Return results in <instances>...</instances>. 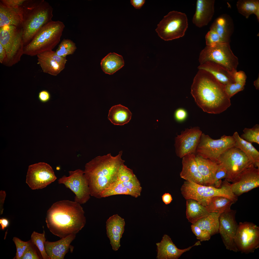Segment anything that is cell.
<instances>
[{"instance_id": "obj_1", "label": "cell", "mask_w": 259, "mask_h": 259, "mask_svg": "<svg viewBox=\"0 0 259 259\" xmlns=\"http://www.w3.org/2000/svg\"><path fill=\"white\" fill-rule=\"evenodd\" d=\"M191 93L197 105L208 113H220L231 105L225 86L203 70L199 69L194 78Z\"/></svg>"}, {"instance_id": "obj_2", "label": "cell", "mask_w": 259, "mask_h": 259, "mask_svg": "<svg viewBox=\"0 0 259 259\" xmlns=\"http://www.w3.org/2000/svg\"><path fill=\"white\" fill-rule=\"evenodd\" d=\"M84 214L81 204L75 201H58L47 211V226L52 233L60 238L76 235L86 224Z\"/></svg>"}, {"instance_id": "obj_3", "label": "cell", "mask_w": 259, "mask_h": 259, "mask_svg": "<svg viewBox=\"0 0 259 259\" xmlns=\"http://www.w3.org/2000/svg\"><path fill=\"white\" fill-rule=\"evenodd\" d=\"M122 153L121 151L115 156L110 153L97 156L86 164L84 174L91 196L101 198L102 191L116 181L119 168L125 162Z\"/></svg>"}, {"instance_id": "obj_4", "label": "cell", "mask_w": 259, "mask_h": 259, "mask_svg": "<svg viewBox=\"0 0 259 259\" xmlns=\"http://www.w3.org/2000/svg\"><path fill=\"white\" fill-rule=\"evenodd\" d=\"M21 7L23 40L25 46L43 26L52 21L53 9L44 0H25Z\"/></svg>"}, {"instance_id": "obj_5", "label": "cell", "mask_w": 259, "mask_h": 259, "mask_svg": "<svg viewBox=\"0 0 259 259\" xmlns=\"http://www.w3.org/2000/svg\"><path fill=\"white\" fill-rule=\"evenodd\" d=\"M65 28L63 23L53 21L43 26L25 46L24 54L30 56L52 50L59 42Z\"/></svg>"}, {"instance_id": "obj_6", "label": "cell", "mask_w": 259, "mask_h": 259, "mask_svg": "<svg viewBox=\"0 0 259 259\" xmlns=\"http://www.w3.org/2000/svg\"><path fill=\"white\" fill-rule=\"evenodd\" d=\"M231 184L226 179L222 182L221 187L219 188L185 181L181 187V191L183 196L186 200L190 199L195 200L206 207L210 199L216 196L225 197L234 203L236 202L237 197L232 191Z\"/></svg>"}, {"instance_id": "obj_7", "label": "cell", "mask_w": 259, "mask_h": 259, "mask_svg": "<svg viewBox=\"0 0 259 259\" xmlns=\"http://www.w3.org/2000/svg\"><path fill=\"white\" fill-rule=\"evenodd\" d=\"M23 34L21 27L8 25L0 27V43L7 54L6 66L11 67L18 63L24 54Z\"/></svg>"}, {"instance_id": "obj_8", "label": "cell", "mask_w": 259, "mask_h": 259, "mask_svg": "<svg viewBox=\"0 0 259 259\" xmlns=\"http://www.w3.org/2000/svg\"><path fill=\"white\" fill-rule=\"evenodd\" d=\"M199 61L200 64L207 61L214 62L234 73L237 71L239 63L238 58L231 48L230 43L226 42L206 46L200 52Z\"/></svg>"}, {"instance_id": "obj_9", "label": "cell", "mask_w": 259, "mask_h": 259, "mask_svg": "<svg viewBox=\"0 0 259 259\" xmlns=\"http://www.w3.org/2000/svg\"><path fill=\"white\" fill-rule=\"evenodd\" d=\"M188 24L185 13L173 11L164 16L158 24L155 31L162 39L171 40L183 36Z\"/></svg>"}, {"instance_id": "obj_10", "label": "cell", "mask_w": 259, "mask_h": 259, "mask_svg": "<svg viewBox=\"0 0 259 259\" xmlns=\"http://www.w3.org/2000/svg\"><path fill=\"white\" fill-rule=\"evenodd\" d=\"M235 143L233 136L224 135L220 139L215 140L202 133L197 147L196 155L217 163L220 156L234 147Z\"/></svg>"}, {"instance_id": "obj_11", "label": "cell", "mask_w": 259, "mask_h": 259, "mask_svg": "<svg viewBox=\"0 0 259 259\" xmlns=\"http://www.w3.org/2000/svg\"><path fill=\"white\" fill-rule=\"evenodd\" d=\"M217 163L226 168L228 177L225 179L232 182L240 173L253 164L243 152L234 146L222 154Z\"/></svg>"}, {"instance_id": "obj_12", "label": "cell", "mask_w": 259, "mask_h": 259, "mask_svg": "<svg viewBox=\"0 0 259 259\" xmlns=\"http://www.w3.org/2000/svg\"><path fill=\"white\" fill-rule=\"evenodd\" d=\"M69 176L64 175L59 178L58 183L64 185L75 194L74 201L80 204L87 202L90 198L89 188L84 171L77 169L69 171Z\"/></svg>"}, {"instance_id": "obj_13", "label": "cell", "mask_w": 259, "mask_h": 259, "mask_svg": "<svg viewBox=\"0 0 259 259\" xmlns=\"http://www.w3.org/2000/svg\"><path fill=\"white\" fill-rule=\"evenodd\" d=\"M238 251L246 253L253 252L259 247V228L253 223L240 222L234 239Z\"/></svg>"}, {"instance_id": "obj_14", "label": "cell", "mask_w": 259, "mask_h": 259, "mask_svg": "<svg viewBox=\"0 0 259 259\" xmlns=\"http://www.w3.org/2000/svg\"><path fill=\"white\" fill-rule=\"evenodd\" d=\"M57 179L52 167L48 164L41 162L29 166L26 182L32 189L46 187Z\"/></svg>"}, {"instance_id": "obj_15", "label": "cell", "mask_w": 259, "mask_h": 259, "mask_svg": "<svg viewBox=\"0 0 259 259\" xmlns=\"http://www.w3.org/2000/svg\"><path fill=\"white\" fill-rule=\"evenodd\" d=\"M202 131L198 127L185 129L175 138L174 146L177 155L182 158L188 154H196Z\"/></svg>"}, {"instance_id": "obj_16", "label": "cell", "mask_w": 259, "mask_h": 259, "mask_svg": "<svg viewBox=\"0 0 259 259\" xmlns=\"http://www.w3.org/2000/svg\"><path fill=\"white\" fill-rule=\"evenodd\" d=\"M236 211L231 209L221 213L219 217V232L228 250L236 252L234 239L238 226L235 219Z\"/></svg>"}, {"instance_id": "obj_17", "label": "cell", "mask_w": 259, "mask_h": 259, "mask_svg": "<svg viewBox=\"0 0 259 259\" xmlns=\"http://www.w3.org/2000/svg\"><path fill=\"white\" fill-rule=\"evenodd\" d=\"M259 186V168L253 164L242 171L231 184V189L237 196Z\"/></svg>"}, {"instance_id": "obj_18", "label": "cell", "mask_w": 259, "mask_h": 259, "mask_svg": "<svg viewBox=\"0 0 259 259\" xmlns=\"http://www.w3.org/2000/svg\"><path fill=\"white\" fill-rule=\"evenodd\" d=\"M124 219L118 214L110 217L106 222V234L112 249L117 251L120 247V240L124 230Z\"/></svg>"}, {"instance_id": "obj_19", "label": "cell", "mask_w": 259, "mask_h": 259, "mask_svg": "<svg viewBox=\"0 0 259 259\" xmlns=\"http://www.w3.org/2000/svg\"><path fill=\"white\" fill-rule=\"evenodd\" d=\"M158 259H177L184 253L189 251L193 247L201 245L199 241L193 246L185 249L178 248L173 242L170 236L165 235L160 242L156 244Z\"/></svg>"}, {"instance_id": "obj_20", "label": "cell", "mask_w": 259, "mask_h": 259, "mask_svg": "<svg viewBox=\"0 0 259 259\" xmlns=\"http://www.w3.org/2000/svg\"><path fill=\"white\" fill-rule=\"evenodd\" d=\"M214 0H197L193 23L201 28L207 25L212 20L214 13Z\"/></svg>"}, {"instance_id": "obj_21", "label": "cell", "mask_w": 259, "mask_h": 259, "mask_svg": "<svg viewBox=\"0 0 259 259\" xmlns=\"http://www.w3.org/2000/svg\"><path fill=\"white\" fill-rule=\"evenodd\" d=\"M195 155L194 154H190L182 158V167L180 176L185 181L204 185L202 177L198 169Z\"/></svg>"}, {"instance_id": "obj_22", "label": "cell", "mask_w": 259, "mask_h": 259, "mask_svg": "<svg viewBox=\"0 0 259 259\" xmlns=\"http://www.w3.org/2000/svg\"><path fill=\"white\" fill-rule=\"evenodd\" d=\"M76 235H71L54 242L46 241L44 243L45 249L50 259H64Z\"/></svg>"}, {"instance_id": "obj_23", "label": "cell", "mask_w": 259, "mask_h": 259, "mask_svg": "<svg viewBox=\"0 0 259 259\" xmlns=\"http://www.w3.org/2000/svg\"><path fill=\"white\" fill-rule=\"evenodd\" d=\"M198 68L199 69L203 70L210 73L224 86L235 82L234 77L235 73L229 71L216 63L211 61H206L200 64Z\"/></svg>"}, {"instance_id": "obj_24", "label": "cell", "mask_w": 259, "mask_h": 259, "mask_svg": "<svg viewBox=\"0 0 259 259\" xmlns=\"http://www.w3.org/2000/svg\"><path fill=\"white\" fill-rule=\"evenodd\" d=\"M233 20L229 15L224 14L217 18L210 27L219 35L224 42L230 43L234 30Z\"/></svg>"}, {"instance_id": "obj_25", "label": "cell", "mask_w": 259, "mask_h": 259, "mask_svg": "<svg viewBox=\"0 0 259 259\" xmlns=\"http://www.w3.org/2000/svg\"><path fill=\"white\" fill-rule=\"evenodd\" d=\"M21 6H9L0 1V27L8 25L21 27L22 16Z\"/></svg>"}, {"instance_id": "obj_26", "label": "cell", "mask_w": 259, "mask_h": 259, "mask_svg": "<svg viewBox=\"0 0 259 259\" xmlns=\"http://www.w3.org/2000/svg\"><path fill=\"white\" fill-rule=\"evenodd\" d=\"M195 159L204 185L213 186L215 174L219 166L218 164L197 155H195Z\"/></svg>"}, {"instance_id": "obj_27", "label": "cell", "mask_w": 259, "mask_h": 259, "mask_svg": "<svg viewBox=\"0 0 259 259\" xmlns=\"http://www.w3.org/2000/svg\"><path fill=\"white\" fill-rule=\"evenodd\" d=\"M37 56V64L44 73L56 76L65 68V66L60 65L52 57L49 51L40 53Z\"/></svg>"}, {"instance_id": "obj_28", "label": "cell", "mask_w": 259, "mask_h": 259, "mask_svg": "<svg viewBox=\"0 0 259 259\" xmlns=\"http://www.w3.org/2000/svg\"><path fill=\"white\" fill-rule=\"evenodd\" d=\"M233 136L235 141L234 147L243 152L252 161L254 166L259 168V152L252 143L242 138L237 132H235Z\"/></svg>"}, {"instance_id": "obj_29", "label": "cell", "mask_w": 259, "mask_h": 259, "mask_svg": "<svg viewBox=\"0 0 259 259\" xmlns=\"http://www.w3.org/2000/svg\"><path fill=\"white\" fill-rule=\"evenodd\" d=\"M186 218L192 224L207 216L209 212L206 207L193 199L186 200Z\"/></svg>"}, {"instance_id": "obj_30", "label": "cell", "mask_w": 259, "mask_h": 259, "mask_svg": "<svg viewBox=\"0 0 259 259\" xmlns=\"http://www.w3.org/2000/svg\"><path fill=\"white\" fill-rule=\"evenodd\" d=\"M132 115L127 108L119 104L113 106L110 109L108 118L114 124L122 125L129 122Z\"/></svg>"}, {"instance_id": "obj_31", "label": "cell", "mask_w": 259, "mask_h": 259, "mask_svg": "<svg viewBox=\"0 0 259 259\" xmlns=\"http://www.w3.org/2000/svg\"><path fill=\"white\" fill-rule=\"evenodd\" d=\"M221 213L217 212L209 213L193 224L209 233L211 235L219 232V217Z\"/></svg>"}, {"instance_id": "obj_32", "label": "cell", "mask_w": 259, "mask_h": 259, "mask_svg": "<svg viewBox=\"0 0 259 259\" xmlns=\"http://www.w3.org/2000/svg\"><path fill=\"white\" fill-rule=\"evenodd\" d=\"M100 64L105 73L112 74L124 65V62L122 56L114 53H110L102 59Z\"/></svg>"}, {"instance_id": "obj_33", "label": "cell", "mask_w": 259, "mask_h": 259, "mask_svg": "<svg viewBox=\"0 0 259 259\" xmlns=\"http://www.w3.org/2000/svg\"><path fill=\"white\" fill-rule=\"evenodd\" d=\"M238 12L248 18L250 16L254 14L259 20V0H239L236 3Z\"/></svg>"}, {"instance_id": "obj_34", "label": "cell", "mask_w": 259, "mask_h": 259, "mask_svg": "<svg viewBox=\"0 0 259 259\" xmlns=\"http://www.w3.org/2000/svg\"><path fill=\"white\" fill-rule=\"evenodd\" d=\"M234 203L233 201L227 198L216 196L211 198L207 206L206 207L209 213L217 212L221 213L230 209L231 205Z\"/></svg>"}, {"instance_id": "obj_35", "label": "cell", "mask_w": 259, "mask_h": 259, "mask_svg": "<svg viewBox=\"0 0 259 259\" xmlns=\"http://www.w3.org/2000/svg\"><path fill=\"white\" fill-rule=\"evenodd\" d=\"M77 48L76 44L72 41L64 39L59 44L55 53L60 56L66 57L67 55L74 53Z\"/></svg>"}, {"instance_id": "obj_36", "label": "cell", "mask_w": 259, "mask_h": 259, "mask_svg": "<svg viewBox=\"0 0 259 259\" xmlns=\"http://www.w3.org/2000/svg\"><path fill=\"white\" fill-rule=\"evenodd\" d=\"M30 240L38 249L43 259H50L45 249L44 243L46 239L44 230L42 233L33 231L31 234Z\"/></svg>"}, {"instance_id": "obj_37", "label": "cell", "mask_w": 259, "mask_h": 259, "mask_svg": "<svg viewBox=\"0 0 259 259\" xmlns=\"http://www.w3.org/2000/svg\"><path fill=\"white\" fill-rule=\"evenodd\" d=\"M243 133L240 137L245 141L251 143L259 144V125H255L251 128H245Z\"/></svg>"}, {"instance_id": "obj_38", "label": "cell", "mask_w": 259, "mask_h": 259, "mask_svg": "<svg viewBox=\"0 0 259 259\" xmlns=\"http://www.w3.org/2000/svg\"><path fill=\"white\" fill-rule=\"evenodd\" d=\"M135 175L132 170L128 168L123 163L121 165L119 168L116 180L129 181Z\"/></svg>"}, {"instance_id": "obj_39", "label": "cell", "mask_w": 259, "mask_h": 259, "mask_svg": "<svg viewBox=\"0 0 259 259\" xmlns=\"http://www.w3.org/2000/svg\"><path fill=\"white\" fill-rule=\"evenodd\" d=\"M246 82L236 81L225 86V91L230 98L238 92L243 90Z\"/></svg>"}, {"instance_id": "obj_40", "label": "cell", "mask_w": 259, "mask_h": 259, "mask_svg": "<svg viewBox=\"0 0 259 259\" xmlns=\"http://www.w3.org/2000/svg\"><path fill=\"white\" fill-rule=\"evenodd\" d=\"M12 240L16 246V252L15 258L16 259H21L29 245V241H23L16 237H14Z\"/></svg>"}, {"instance_id": "obj_41", "label": "cell", "mask_w": 259, "mask_h": 259, "mask_svg": "<svg viewBox=\"0 0 259 259\" xmlns=\"http://www.w3.org/2000/svg\"><path fill=\"white\" fill-rule=\"evenodd\" d=\"M228 177V174L226 168L219 164L218 167L215 174V182L213 186L217 188L221 187L222 182L221 180L224 178L226 179Z\"/></svg>"}, {"instance_id": "obj_42", "label": "cell", "mask_w": 259, "mask_h": 259, "mask_svg": "<svg viewBox=\"0 0 259 259\" xmlns=\"http://www.w3.org/2000/svg\"><path fill=\"white\" fill-rule=\"evenodd\" d=\"M29 241V245L21 259H39V256L35 248L36 246L31 240Z\"/></svg>"}, {"instance_id": "obj_43", "label": "cell", "mask_w": 259, "mask_h": 259, "mask_svg": "<svg viewBox=\"0 0 259 259\" xmlns=\"http://www.w3.org/2000/svg\"><path fill=\"white\" fill-rule=\"evenodd\" d=\"M206 46H211L217 43L224 42L217 33L215 31L210 30L205 36Z\"/></svg>"}, {"instance_id": "obj_44", "label": "cell", "mask_w": 259, "mask_h": 259, "mask_svg": "<svg viewBox=\"0 0 259 259\" xmlns=\"http://www.w3.org/2000/svg\"><path fill=\"white\" fill-rule=\"evenodd\" d=\"M191 227L192 232L200 241H208L210 239L211 236L208 232L193 224H192Z\"/></svg>"}, {"instance_id": "obj_45", "label": "cell", "mask_w": 259, "mask_h": 259, "mask_svg": "<svg viewBox=\"0 0 259 259\" xmlns=\"http://www.w3.org/2000/svg\"><path fill=\"white\" fill-rule=\"evenodd\" d=\"M175 117L176 120L179 122L184 120L187 118V114L184 109L180 108L177 109L175 113Z\"/></svg>"}, {"instance_id": "obj_46", "label": "cell", "mask_w": 259, "mask_h": 259, "mask_svg": "<svg viewBox=\"0 0 259 259\" xmlns=\"http://www.w3.org/2000/svg\"><path fill=\"white\" fill-rule=\"evenodd\" d=\"M49 53L52 57L56 62L60 65L65 66L67 60L66 57H63L56 54L55 51L52 50L49 51Z\"/></svg>"}, {"instance_id": "obj_47", "label": "cell", "mask_w": 259, "mask_h": 259, "mask_svg": "<svg viewBox=\"0 0 259 259\" xmlns=\"http://www.w3.org/2000/svg\"><path fill=\"white\" fill-rule=\"evenodd\" d=\"M25 0H0L4 4L8 6L13 7H20Z\"/></svg>"}, {"instance_id": "obj_48", "label": "cell", "mask_w": 259, "mask_h": 259, "mask_svg": "<svg viewBox=\"0 0 259 259\" xmlns=\"http://www.w3.org/2000/svg\"><path fill=\"white\" fill-rule=\"evenodd\" d=\"M51 96L50 93L46 90L40 91L38 94V98L40 101L42 103H45L49 100Z\"/></svg>"}, {"instance_id": "obj_49", "label": "cell", "mask_w": 259, "mask_h": 259, "mask_svg": "<svg viewBox=\"0 0 259 259\" xmlns=\"http://www.w3.org/2000/svg\"><path fill=\"white\" fill-rule=\"evenodd\" d=\"M235 82H246L247 76L245 73L242 71H237L234 74Z\"/></svg>"}, {"instance_id": "obj_50", "label": "cell", "mask_w": 259, "mask_h": 259, "mask_svg": "<svg viewBox=\"0 0 259 259\" xmlns=\"http://www.w3.org/2000/svg\"><path fill=\"white\" fill-rule=\"evenodd\" d=\"M7 59V54L6 51L2 45L0 43V62L4 65L5 64Z\"/></svg>"}, {"instance_id": "obj_51", "label": "cell", "mask_w": 259, "mask_h": 259, "mask_svg": "<svg viewBox=\"0 0 259 259\" xmlns=\"http://www.w3.org/2000/svg\"><path fill=\"white\" fill-rule=\"evenodd\" d=\"M145 0H131V5L136 9H140L145 3Z\"/></svg>"}, {"instance_id": "obj_52", "label": "cell", "mask_w": 259, "mask_h": 259, "mask_svg": "<svg viewBox=\"0 0 259 259\" xmlns=\"http://www.w3.org/2000/svg\"><path fill=\"white\" fill-rule=\"evenodd\" d=\"M163 201L166 205L170 204L172 200L171 195L168 193H165L162 196Z\"/></svg>"}, {"instance_id": "obj_53", "label": "cell", "mask_w": 259, "mask_h": 259, "mask_svg": "<svg viewBox=\"0 0 259 259\" xmlns=\"http://www.w3.org/2000/svg\"><path fill=\"white\" fill-rule=\"evenodd\" d=\"M6 194L4 191L1 190L0 192V214H2L3 210V205L4 202Z\"/></svg>"}, {"instance_id": "obj_54", "label": "cell", "mask_w": 259, "mask_h": 259, "mask_svg": "<svg viewBox=\"0 0 259 259\" xmlns=\"http://www.w3.org/2000/svg\"><path fill=\"white\" fill-rule=\"evenodd\" d=\"M0 224L1 229L4 230L8 225L9 221L7 219L2 218L0 219Z\"/></svg>"}, {"instance_id": "obj_55", "label": "cell", "mask_w": 259, "mask_h": 259, "mask_svg": "<svg viewBox=\"0 0 259 259\" xmlns=\"http://www.w3.org/2000/svg\"><path fill=\"white\" fill-rule=\"evenodd\" d=\"M254 84L257 89H259V76L257 79L254 82Z\"/></svg>"}]
</instances>
